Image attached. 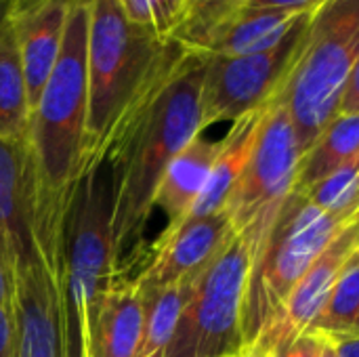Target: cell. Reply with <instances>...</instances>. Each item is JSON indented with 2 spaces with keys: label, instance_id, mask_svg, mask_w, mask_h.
I'll return each mask as SVG.
<instances>
[{
  "label": "cell",
  "instance_id": "obj_27",
  "mask_svg": "<svg viewBox=\"0 0 359 357\" xmlns=\"http://www.w3.org/2000/svg\"><path fill=\"white\" fill-rule=\"evenodd\" d=\"M0 357H15L13 305L11 307H0Z\"/></svg>",
  "mask_w": 359,
  "mask_h": 357
},
{
  "label": "cell",
  "instance_id": "obj_26",
  "mask_svg": "<svg viewBox=\"0 0 359 357\" xmlns=\"http://www.w3.org/2000/svg\"><path fill=\"white\" fill-rule=\"evenodd\" d=\"M339 114L359 116V59L355 61V65L347 78V84H345V90L341 97V105H339Z\"/></svg>",
  "mask_w": 359,
  "mask_h": 357
},
{
  "label": "cell",
  "instance_id": "obj_34",
  "mask_svg": "<svg viewBox=\"0 0 359 357\" xmlns=\"http://www.w3.org/2000/svg\"><path fill=\"white\" fill-rule=\"evenodd\" d=\"M358 196H359V185H358Z\"/></svg>",
  "mask_w": 359,
  "mask_h": 357
},
{
  "label": "cell",
  "instance_id": "obj_9",
  "mask_svg": "<svg viewBox=\"0 0 359 357\" xmlns=\"http://www.w3.org/2000/svg\"><path fill=\"white\" fill-rule=\"evenodd\" d=\"M359 250V213L353 215L320 252L288 295L278 318L267 326L246 356H267L305 335L324 309L347 263Z\"/></svg>",
  "mask_w": 359,
  "mask_h": 357
},
{
  "label": "cell",
  "instance_id": "obj_23",
  "mask_svg": "<svg viewBox=\"0 0 359 357\" xmlns=\"http://www.w3.org/2000/svg\"><path fill=\"white\" fill-rule=\"evenodd\" d=\"M126 17L141 29L170 40L179 32L189 0H120Z\"/></svg>",
  "mask_w": 359,
  "mask_h": 357
},
{
  "label": "cell",
  "instance_id": "obj_1",
  "mask_svg": "<svg viewBox=\"0 0 359 357\" xmlns=\"http://www.w3.org/2000/svg\"><path fill=\"white\" fill-rule=\"evenodd\" d=\"M206 61V53L189 48L170 78L124 126L107 154L114 170V246L120 276H128V269L145 252L143 234L164 170L177 154L204 133L202 84Z\"/></svg>",
  "mask_w": 359,
  "mask_h": 357
},
{
  "label": "cell",
  "instance_id": "obj_2",
  "mask_svg": "<svg viewBox=\"0 0 359 357\" xmlns=\"http://www.w3.org/2000/svg\"><path fill=\"white\" fill-rule=\"evenodd\" d=\"M88 120L84 166L105 160L133 116L158 93L187 55L135 25L120 0H88Z\"/></svg>",
  "mask_w": 359,
  "mask_h": 357
},
{
  "label": "cell",
  "instance_id": "obj_7",
  "mask_svg": "<svg viewBox=\"0 0 359 357\" xmlns=\"http://www.w3.org/2000/svg\"><path fill=\"white\" fill-rule=\"evenodd\" d=\"M301 158L292 120L286 107L271 99L263 107L252 156L225 204L233 231L246 238L252 257L297 185Z\"/></svg>",
  "mask_w": 359,
  "mask_h": 357
},
{
  "label": "cell",
  "instance_id": "obj_10",
  "mask_svg": "<svg viewBox=\"0 0 359 357\" xmlns=\"http://www.w3.org/2000/svg\"><path fill=\"white\" fill-rule=\"evenodd\" d=\"M236 236L225 210L185 219L183 223L162 229L145 246L139 274L130 276L141 292H154L198 276Z\"/></svg>",
  "mask_w": 359,
  "mask_h": 357
},
{
  "label": "cell",
  "instance_id": "obj_33",
  "mask_svg": "<svg viewBox=\"0 0 359 357\" xmlns=\"http://www.w3.org/2000/svg\"><path fill=\"white\" fill-rule=\"evenodd\" d=\"M233 357H246V356H233Z\"/></svg>",
  "mask_w": 359,
  "mask_h": 357
},
{
  "label": "cell",
  "instance_id": "obj_17",
  "mask_svg": "<svg viewBox=\"0 0 359 357\" xmlns=\"http://www.w3.org/2000/svg\"><path fill=\"white\" fill-rule=\"evenodd\" d=\"M261 116H263V109L246 114L244 118L231 122L229 133L221 139V149L210 168L208 181L187 219L206 217V215L225 210V204L252 156Z\"/></svg>",
  "mask_w": 359,
  "mask_h": 357
},
{
  "label": "cell",
  "instance_id": "obj_30",
  "mask_svg": "<svg viewBox=\"0 0 359 357\" xmlns=\"http://www.w3.org/2000/svg\"><path fill=\"white\" fill-rule=\"evenodd\" d=\"M15 13V0H0V32L11 23Z\"/></svg>",
  "mask_w": 359,
  "mask_h": 357
},
{
  "label": "cell",
  "instance_id": "obj_8",
  "mask_svg": "<svg viewBox=\"0 0 359 357\" xmlns=\"http://www.w3.org/2000/svg\"><path fill=\"white\" fill-rule=\"evenodd\" d=\"M311 13H307L292 32L273 48L223 57L208 55L202 84V126L217 122H236L246 114L263 109L280 90L288 76L305 36Z\"/></svg>",
  "mask_w": 359,
  "mask_h": 357
},
{
  "label": "cell",
  "instance_id": "obj_20",
  "mask_svg": "<svg viewBox=\"0 0 359 357\" xmlns=\"http://www.w3.org/2000/svg\"><path fill=\"white\" fill-rule=\"evenodd\" d=\"M196 278L198 276H191L162 290L141 292L145 301V322L137 357H164Z\"/></svg>",
  "mask_w": 359,
  "mask_h": 357
},
{
  "label": "cell",
  "instance_id": "obj_11",
  "mask_svg": "<svg viewBox=\"0 0 359 357\" xmlns=\"http://www.w3.org/2000/svg\"><path fill=\"white\" fill-rule=\"evenodd\" d=\"M15 357H67L61 286L44 257L13 278Z\"/></svg>",
  "mask_w": 359,
  "mask_h": 357
},
{
  "label": "cell",
  "instance_id": "obj_22",
  "mask_svg": "<svg viewBox=\"0 0 359 357\" xmlns=\"http://www.w3.org/2000/svg\"><path fill=\"white\" fill-rule=\"evenodd\" d=\"M244 4L246 0H189L185 19L175 34V40L191 50H204L215 29Z\"/></svg>",
  "mask_w": 359,
  "mask_h": 357
},
{
  "label": "cell",
  "instance_id": "obj_13",
  "mask_svg": "<svg viewBox=\"0 0 359 357\" xmlns=\"http://www.w3.org/2000/svg\"><path fill=\"white\" fill-rule=\"evenodd\" d=\"M78 0H21L15 2L13 29L25 72L29 109H34L61 55L69 13Z\"/></svg>",
  "mask_w": 359,
  "mask_h": 357
},
{
  "label": "cell",
  "instance_id": "obj_3",
  "mask_svg": "<svg viewBox=\"0 0 359 357\" xmlns=\"http://www.w3.org/2000/svg\"><path fill=\"white\" fill-rule=\"evenodd\" d=\"M111 162H88L78 177L63 229L61 301L67 357H86L84 328L101 295L120 278L114 246Z\"/></svg>",
  "mask_w": 359,
  "mask_h": 357
},
{
  "label": "cell",
  "instance_id": "obj_24",
  "mask_svg": "<svg viewBox=\"0 0 359 357\" xmlns=\"http://www.w3.org/2000/svg\"><path fill=\"white\" fill-rule=\"evenodd\" d=\"M322 347H324V337L316 332H305L290 345L267 353V357H318Z\"/></svg>",
  "mask_w": 359,
  "mask_h": 357
},
{
  "label": "cell",
  "instance_id": "obj_16",
  "mask_svg": "<svg viewBox=\"0 0 359 357\" xmlns=\"http://www.w3.org/2000/svg\"><path fill=\"white\" fill-rule=\"evenodd\" d=\"M305 15L307 13L297 15L278 8L242 6L215 29L202 53L238 57L269 50L280 44Z\"/></svg>",
  "mask_w": 359,
  "mask_h": 357
},
{
  "label": "cell",
  "instance_id": "obj_25",
  "mask_svg": "<svg viewBox=\"0 0 359 357\" xmlns=\"http://www.w3.org/2000/svg\"><path fill=\"white\" fill-rule=\"evenodd\" d=\"M326 0H246L244 6H261V8H278V11H288V13H313L320 8Z\"/></svg>",
  "mask_w": 359,
  "mask_h": 357
},
{
  "label": "cell",
  "instance_id": "obj_15",
  "mask_svg": "<svg viewBox=\"0 0 359 357\" xmlns=\"http://www.w3.org/2000/svg\"><path fill=\"white\" fill-rule=\"evenodd\" d=\"M219 149L221 139L212 141L204 135H198L181 154L172 158L158 183L151 204L154 210H162V215L166 217L164 229L175 227L189 217L208 181Z\"/></svg>",
  "mask_w": 359,
  "mask_h": 357
},
{
  "label": "cell",
  "instance_id": "obj_21",
  "mask_svg": "<svg viewBox=\"0 0 359 357\" xmlns=\"http://www.w3.org/2000/svg\"><path fill=\"white\" fill-rule=\"evenodd\" d=\"M307 332L322 337H358L359 335V255L341 274L324 309Z\"/></svg>",
  "mask_w": 359,
  "mask_h": 357
},
{
  "label": "cell",
  "instance_id": "obj_36",
  "mask_svg": "<svg viewBox=\"0 0 359 357\" xmlns=\"http://www.w3.org/2000/svg\"><path fill=\"white\" fill-rule=\"evenodd\" d=\"M358 255H359V250H358Z\"/></svg>",
  "mask_w": 359,
  "mask_h": 357
},
{
  "label": "cell",
  "instance_id": "obj_19",
  "mask_svg": "<svg viewBox=\"0 0 359 357\" xmlns=\"http://www.w3.org/2000/svg\"><path fill=\"white\" fill-rule=\"evenodd\" d=\"M29 114L25 72L11 19L0 32V139L15 143L25 141Z\"/></svg>",
  "mask_w": 359,
  "mask_h": 357
},
{
  "label": "cell",
  "instance_id": "obj_28",
  "mask_svg": "<svg viewBox=\"0 0 359 357\" xmlns=\"http://www.w3.org/2000/svg\"><path fill=\"white\" fill-rule=\"evenodd\" d=\"M337 357H359V335L358 337H324Z\"/></svg>",
  "mask_w": 359,
  "mask_h": 357
},
{
  "label": "cell",
  "instance_id": "obj_32",
  "mask_svg": "<svg viewBox=\"0 0 359 357\" xmlns=\"http://www.w3.org/2000/svg\"><path fill=\"white\" fill-rule=\"evenodd\" d=\"M246 357H267V356H246Z\"/></svg>",
  "mask_w": 359,
  "mask_h": 357
},
{
  "label": "cell",
  "instance_id": "obj_12",
  "mask_svg": "<svg viewBox=\"0 0 359 357\" xmlns=\"http://www.w3.org/2000/svg\"><path fill=\"white\" fill-rule=\"evenodd\" d=\"M0 255L11 278L36 259L34 191L25 141L0 139Z\"/></svg>",
  "mask_w": 359,
  "mask_h": 357
},
{
  "label": "cell",
  "instance_id": "obj_4",
  "mask_svg": "<svg viewBox=\"0 0 359 357\" xmlns=\"http://www.w3.org/2000/svg\"><path fill=\"white\" fill-rule=\"evenodd\" d=\"M358 59L359 0H326L311 13L301 50L273 97L286 107L303 154L339 116Z\"/></svg>",
  "mask_w": 359,
  "mask_h": 357
},
{
  "label": "cell",
  "instance_id": "obj_5",
  "mask_svg": "<svg viewBox=\"0 0 359 357\" xmlns=\"http://www.w3.org/2000/svg\"><path fill=\"white\" fill-rule=\"evenodd\" d=\"M347 221L316 206L292 189L252 257L244 297L246 353L282 311L288 295Z\"/></svg>",
  "mask_w": 359,
  "mask_h": 357
},
{
  "label": "cell",
  "instance_id": "obj_35",
  "mask_svg": "<svg viewBox=\"0 0 359 357\" xmlns=\"http://www.w3.org/2000/svg\"><path fill=\"white\" fill-rule=\"evenodd\" d=\"M15 2H21V0H15Z\"/></svg>",
  "mask_w": 359,
  "mask_h": 357
},
{
  "label": "cell",
  "instance_id": "obj_6",
  "mask_svg": "<svg viewBox=\"0 0 359 357\" xmlns=\"http://www.w3.org/2000/svg\"><path fill=\"white\" fill-rule=\"evenodd\" d=\"M252 250L236 234L198 274L164 357L246 356L244 297Z\"/></svg>",
  "mask_w": 359,
  "mask_h": 357
},
{
  "label": "cell",
  "instance_id": "obj_18",
  "mask_svg": "<svg viewBox=\"0 0 359 357\" xmlns=\"http://www.w3.org/2000/svg\"><path fill=\"white\" fill-rule=\"evenodd\" d=\"M355 160H359V116L339 114L303 154L294 189H311Z\"/></svg>",
  "mask_w": 359,
  "mask_h": 357
},
{
  "label": "cell",
  "instance_id": "obj_29",
  "mask_svg": "<svg viewBox=\"0 0 359 357\" xmlns=\"http://www.w3.org/2000/svg\"><path fill=\"white\" fill-rule=\"evenodd\" d=\"M11 305H13V278L0 255V307H11Z\"/></svg>",
  "mask_w": 359,
  "mask_h": 357
},
{
  "label": "cell",
  "instance_id": "obj_14",
  "mask_svg": "<svg viewBox=\"0 0 359 357\" xmlns=\"http://www.w3.org/2000/svg\"><path fill=\"white\" fill-rule=\"evenodd\" d=\"M143 322V295L130 276H120L101 295L86 320V357H137Z\"/></svg>",
  "mask_w": 359,
  "mask_h": 357
},
{
  "label": "cell",
  "instance_id": "obj_31",
  "mask_svg": "<svg viewBox=\"0 0 359 357\" xmlns=\"http://www.w3.org/2000/svg\"><path fill=\"white\" fill-rule=\"evenodd\" d=\"M322 337V335H320ZM318 357H337V353H334V349H332V345L324 339V347H322V351H320V356Z\"/></svg>",
  "mask_w": 359,
  "mask_h": 357
}]
</instances>
